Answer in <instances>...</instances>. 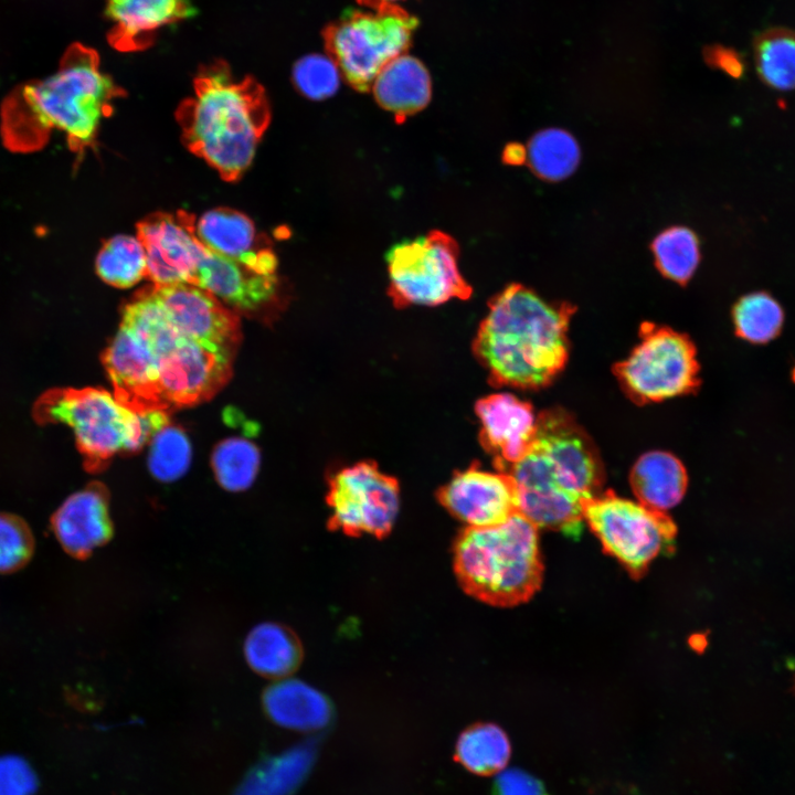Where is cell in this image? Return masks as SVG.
Wrapping results in <instances>:
<instances>
[{
    "label": "cell",
    "instance_id": "obj_1",
    "mask_svg": "<svg viewBox=\"0 0 795 795\" xmlns=\"http://www.w3.org/2000/svg\"><path fill=\"white\" fill-rule=\"evenodd\" d=\"M516 485L518 512L538 528L577 539L584 505L600 495L601 457L587 434L561 409L538 415L534 442L508 473Z\"/></svg>",
    "mask_w": 795,
    "mask_h": 795
},
{
    "label": "cell",
    "instance_id": "obj_2",
    "mask_svg": "<svg viewBox=\"0 0 795 795\" xmlns=\"http://www.w3.org/2000/svg\"><path fill=\"white\" fill-rule=\"evenodd\" d=\"M123 95L100 68L97 53L73 45L52 74L9 97L2 112L4 139L13 149L32 150L59 132L73 151L83 153L95 146L103 119Z\"/></svg>",
    "mask_w": 795,
    "mask_h": 795
},
{
    "label": "cell",
    "instance_id": "obj_3",
    "mask_svg": "<svg viewBox=\"0 0 795 795\" xmlns=\"http://www.w3.org/2000/svg\"><path fill=\"white\" fill-rule=\"evenodd\" d=\"M488 308L473 348L490 381L524 390L549 385L568 361L575 307L547 301L512 283L489 300Z\"/></svg>",
    "mask_w": 795,
    "mask_h": 795
},
{
    "label": "cell",
    "instance_id": "obj_4",
    "mask_svg": "<svg viewBox=\"0 0 795 795\" xmlns=\"http://www.w3.org/2000/svg\"><path fill=\"white\" fill-rule=\"evenodd\" d=\"M184 146L227 181L251 166L271 123L264 88L253 78H236L224 63L204 67L194 93L176 112Z\"/></svg>",
    "mask_w": 795,
    "mask_h": 795
},
{
    "label": "cell",
    "instance_id": "obj_5",
    "mask_svg": "<svg viewBox=\"0 0 795 795\" xmlns=\"http://www.w3.org/2000/svg\"><path fill=\"white\" fill-rule=\"evenodd\" d=\"M538 529L520 512L498 524L467 527L453 550L463 589L496 606L529 601L543 579Z\"/></svg>",
    "mask_w": 795,
    "mask_h": 795
},
{
    "label": "cell",
    "instance_id": "obj_6",
    "mask_svg": "<svg viewBox=\"0 0 795 795\" xmlns=\"http://www.w3.org/2000/svg\"><path fill=\"white\" fill-rule=\"evenodd\" d=\"M32 415L39 425L70 426L89 473L105 469L118 452L139 451L169 424L167 411L134 413L98 388L50 389L38 398Z\"/></svg>",
    "mask_w": 795,
    "mask_h": 795
},
{
    "label": "cell",
    "instance_id": "obj_7",
    "mask_svg": "<svg viewBox=\"0 0 795 795\" xmlns=\"http://www.w3.org/2000/svg\"><path fill=\"white\" fill-rule=\"evenodd\" d=\"M417 23L398 3L348 10L325 28L322 38L346 82L356 91L368 92L379 72L406 53Z\"/></svg>",
    "mask_w": 795,
    "mask_h": 795
},
{
    "label": "cell",
    "instance_id": "obj_8",
    "mask_svg": "<svg viewBox=\"0 0 795 795\" xmlns=\"http://www.w3.org/2000/svg\"><path fill=\"white\" fill-rule=\"evenodd\" d=\"M458 259V243L438 230L391 246L385 261L388 293L394 306H437L468 299L473 289L460 273Z\"/></svg>",
    "mask_w": 795,
    "mask_h": 795
},
{
    "label": "cell",
    "instance_id": "obj_9",
    "mask_svg": "<svg viewBox=\"0 0 795 795\" xmlns=\"http://www.w3.org/2000/svg\"><path fill=\"white\" fill-rule=\"evenodd\" d=\"M584 521L603 550L634 577L643 576L650 562L674 550L677 527L665 511L656 510L607 490L583 508Z\"/></svg>",
    "mask_w": 795,
    "mask_h": 795
},
{
    "label": "cell",
    "instance_id": "obj_10",
    "mask_svg": "<svg viewBox=\"0 0 795 795\" xmlns=\"http://www.w3.org/2000/svg\"><path fill=\"white\" fill-rule=\"evenodd\" d=\"M640 342L613 372L634 402H659L693 392L699 386L696 348L671 328L643 324Z\"/></svg>",
    "mask_w": 795,
    "mask_h": 795
},
{
    "label": "cell",
    "instance_id": "obj_11",
    "mask_svg": "<svg viewBox=\"0 0 795 795\" xmlns=\"http://www.w3.org/2000/svg\"><path fill=\"white\" fill-rule=\"evenodd\" d=\"M328 526L351 537L386 536L400 508L398 480L371 460L343 467L329 479Z\"/></svg>",
    "mask_w": 795,
    "mask_h": 795
},
{
    "label": "cell",
    "instance_id": "obj_12",
    "mask_svg": "<svg viewBox=\"0 0 795 795\" xmlns=\"http://www.w3.org/2000/svg\"><path fill=\"white\" fill-rule=\"evenodd\" d=\"M150 288L169 321L182 336L232 359L241 339L235 311L193 284H152Z\"/></svg>",
    "mask_w": 795,
    "mask_h": 795
},
{
    "label": "cell",
    "instance_id": "obj_13",
    "mask_svg": "<svg viewBox=\"0 0 795 795\" xmlns=\"http://www.w3.org/2000/svg\"><path fill=\"white\" fill-rule=\"evenodd\" d=\"M195 216L188 211L156 212L137 224L147 258V277L153 285L194 283L199 264L209 248L195 231Z\"/></svg>",
    "mask_w": 795,
    "mask_h": 795
},
{
    "label": "cell",
    "instance_id": "obj_14",
    "mask_svg": "<svg viewBox=\"0 0 795 795\" xmlns=\"http://www.w3.org/2000/svg\"><path fill=\"white\" fill-rule=\"evenodd\" d=\"M162 396L171 407L212 398L230 379L232 359L181 336L155 357Z\"/></svg>",
    "mask_w": 795,
    "mask_h": 795
},
{
    "label": "cell",
    "instance_id": "obj_15",
    "mask_svg": "<svg viewBox=\"0 0 795 795\" xmlns=\"http://www.w3.org/2000/svg\"><path fill=\"white\" fill-rule=\"evenodd\" d=\"M442 506L467 527H489L518 512L517 489L504 471H487L477 465L456 473L439 488Z\"/></svg>",
    "mask_w": 795,
    "mask_h": 795
},
{
    "label": "cell",
    "instance_id": "obj_16",
    "mask_svg": "<svg viewBox=\"0 0 795 795\" xmlns=\"http://www.w3.org/2000/svg\"><path fill=\"white\" fill-rule=\"evenodd\" d=\"M115 399L134 413L167 411L156 362L148 347L127 327L120 328L102 354Z\"/></svg>",
    "mask_w": 795,
    "mask_h": 795
},
{
    "label": "cell",
    "instance_id": "obj_17",
    "mask_svg": "<svg viewBox=\"0 0 795 795\" xmlns=\"http://www.w3.org/2000/svg\"><path fill=\"white\" fill-rule=\"evenodd\" d=\"M480 443L495 459L499 471L509 468L531 448L537 420L533 407L510 393H495L477 401Z\"/></svg>",
    "mask_w": 795,
    "mask_h": 795
},
{
    "label": "cell",
    "instance_id": "obj_18",
    "mask_svg": "<svg viewBox=\"0 0 795 795\" xmlns=\"http://www.w3.org/2000/svg\"><path fill=\"white\" fill-rule=\"evenodd\" d=\"M193 285L206 289L235 312H256L277 300L280 282L277 274H262L209 250Z\"/></svg>",
    "mask_w": 795,
    "mask_h": 795
},
{
    "label": "cell",
    "instance_id": "obj_19",
    "mask_svg": "<svg viewBox=\"0 0 795 795\" xmlns=\"http://www.w3.org/2000/svg\"><path fill=\"white\" fill-rule=\"evenodd\" d=\"M195 231L210 251L262 274H277V257L271 242L242 212L230 208L210 210L197 220Z\"/></svg>",
    "mask_w": 795,
    "mask_h": 795
},
{
    "label": "cell",
    "instance_id": "obj_20",
    "mask_svg": "<svg viewBox=\"0 0 795 795\" xmlns=\"http://www.w3.org/2000/svg\"><path fill=\"white\" fill-rule=\"evenodd\" d=\"M53 532L63 549L74 556H86L112 534L107 492L92 483L71 495L52 517Z\"/></svg>",
    "mask_w": 795,
    "mask_h": 795
},
{
    "label": "cell",
    "instance_id": "obj_21",
    "mask_svg": "<svg viewBox=\"0 0 795 795\" xmlns=\"http://www.w3.org/2000/svg\"><path fill=\"white\" fill-rule=\"evenodd\" d=\"M192 12L189 0H107L109 40L120 51L141 50L158 30Z\"/></svg>",
    "mask_w": 795,
    "mask_h": 795
},
{
    "label": "cell",
    "instance_id": "obj_22",
    "mask_svg": "<svg viewBox=\"0 0 795 795\" xmlns=\"http://www.w3.org/2000/svg\"><path fill=\"white\" fill-rule=\"evenodd\" d=\"M370 89L377 103L402 124L428 105L432 81L425 65L404 53L379 72Z\"/></svg>",
    "mask_w": 795,
    "mask_h": 795
},
{
    "label": "cell",
    "instance_id": "obj_23",
    "mask_svg": "<svg viewBox=\"0 0 795 795\" xmlns=\"http://www.w3.org/2000/svg\"><path fill=\"white\" fill-rule=\"evenodd\" d=\"M263 702L272 721L290 730H320L332 717L329 700L316 688L295 678L275 680L265 691Z\"/></svg>",
    "mask_w": 795,
    "mask_h": 795
},
{
    "label": "cell",
    "instance_id": "obj_24",
    "mask_svg": "<svg viewBox=\"0 0 795 795\" xmlns=\"http://www.w3.org/2000/svg\"><path fill=\"white\" fill-rule=\"evenodd\" d=\"M629 483L639 502L665 511L683 498L688 475L685 466L675 455L651 451L642 455L634 464Z\"/></svg>",
    "mask_w": 795,
    "mask_h": 795
},
{
    "label": "cell",
    "instance_id": "obj_25",
    "mask_svg": "<svg viewBox=\"0 0 795 795\" xmlns=\"http://www.w3.org/2000/svg\"><path fill=\"white\" fill-rule=\"evenodd\" d=\"M243 650L247 665L255 672L275 680L288 677L301 658L296 637L276 623L255 626L245 638Z\"/></svg>",
    "mask_w": 795,
    "mask_h": 795
},
{
    "label": "cell",
    "instance_id": "obj_26",
    "mask_svg": "<svg viewBox=\"0 0 795 795\" xmlns=\"http://www.w3.org/2000/svg\"><path fill=\"white\" fill-rule=\"evenodd\" d=\"M511 754L505 731L494 723H476L465 729L455 746V760L467 771L489 776L500 772Z\"/></svg>",
    "mask_w": 795,
    "mask_h": 795
},
{
    "label": "cell",
    "instance_id": "obj_27",
    "mask_svg": "<svg viewBox=\"0 0 795 795\" xmlns=\"http://www.w3.org/2000/svg\"><path fill=\"white\" fill-rule=\"evenodd\" d=\"M527 161L537 177L560 181L575 171L580 162V147L570 132L559 128L544 129L531 137Z\"/></svg>",
    "mask_w": 795,
    "mask_h": 795
},
{
    "label": "cell",
    "instance_id": "obj_28",
    "mask_svg": "<svg viewBox=\"0 0 795 795\" xmlns=\"http://www.w3.org/2000/svg\"><path fill=\"white\" fill-rule=\"evenodd\" d=\"M754 61L760 78L771 88H795V31L773 28L754 42Z\"/></svg>",
    "mask_w": 795,
    "mask_h": 795
},
{
    "label": "cell",
    "instance_id": "obj_29",
    "mask_svg": "<svg viewBox=\"0 0 795 795\" xmlns=\"http://www.w3.org/2000/svg\"><path fill=\"white\" fill-rule=\"evenodd\" d=\"M95 268L106 284L128 288L147 277L145 248L137 236L119 234L107 240L97 253Z\"/></svg>",
    "mask_w": 795,
    "mask_h": 795
},
{
    "label": "cell",
    "instance_id": "obj_30",
    "mask_svg": "<svg viewBox=\"0 0 795 795\" xmlns=\"http://www.w3.org/2000/svg\"><path fill=\"white\" fill-rule=\"evenodd\" d=\"M655 265L668 279L686 285L700 262L696 233L685 226H672L659 233L651 243Z\"/></svg>",
    "mask_w": 795,
    "mask_h": 795
},
{
    "label": "cell",
    "instance_id": "obj_31",
    "mask_svg": "<svg viewBox=\"0 0 795 795\" xmlns=\"http://www.w3.org/2000/svg\"><path fill=\"white\" fill-rule=\"evenodd\" d=\"M732 316L736 335L752 343H765L775 338L784 321L783 308L765 292L742 296L734 304Z\"/></svg>",
    "mask_w": 795,
    "mask_h": 795
},
{
    "label": "cell",
    "instance_id": "obj_32",
    "mask_svg": "<svg viewBox=\"0 0 795 795\" xmlns=\"http://www.w3.org/2000/svg\"><path fill=\"white\" fill-rule=\"evenodd\" d=\"M259 466L258 448L243 438L221 442L212 454V467L219 484L230 491L247 489Z\"/></svg>",
    "mask_w": 795,
    "mask_h": 795
},
{
    "label": "cell",
    "instance_id": "obj_33",
    "mask_svg": "<svg viewBox=\"0 0 795 795\" xmlns=\"http://www.w3.org/2000/svg\"><path fill=\"white\" fill-rule=\"evenodd\" d=\"M191 460V446L184 432L168 424L151 439L149 469L161 481L182 477Z\"/></svg>",
    "mask_w": 795,
    "mask_h": 795
},
{
    "label": "cell",
    "instance_id": "obj_34",
    "mask_svg": "<svg viewBox=\"0 0 795 795\" xmlns=\"http://www.w3.org/2000/svg\"><path fill=\"white\" fill-rule=\"evenodd\" d=\"M340 76L338 66L328 55H306L293 67L294 85L301 95L315 100L335 95Z\"/></svg>",
    "mask_w": 795,
    "mask_h": 795
},
{
    "label": "cell",
    "instance_id": "obj_35",
    "mask_svg": "<svg viewBox=\"0 0 795 795\" xmlns=\"http://www.w3.org/2000/svg\"><path fill=\"white\" fill-rule=\"evenodd\" d=\"M33 549L34 539L24 520L0 513V573H11L24 566Z\"/></svg>",
    "mask_w": 795,
    "mask_h": 795
},
{
    "label": "cell",
    "instance_id": "obj_36",
    "mask_svg": "<svg viewBox=\"0 0 795 795\" xmlns=\"http://www.w3.org/2000/svg\"><path fill=\"white\" fill-rule=\"evenodd\" d=\"M290 759L274 761L255 771L237 795H282L293 782Z\"/></svg>",
    "mask_w": 795,
    "mask_h": 795
},
{
    "label": "cell",
    "instance_id": "obj_37",
    "mask_svg": "<svg viewBox=\"0 0 795 795\" xmlns=\"http://www.w3.org/2000/svg\"><path fill=\"white\" fill-rule=\"evenodd\" d=\"M36 777L31 766L15 755L0 756V795H32Z\"/></svg>",
    "mask_w": 795,
    "mask_h": 795
},
{
    "label": "cell",
    "instance_id": "obj_38",
    "mask_svg": "<svg viewBox=\"0 0 795 795\" xmlns=\"http://www.w3.org/2000/svg\"><path fill=\"white\" fill-rule=\"evenodd\" d=\"M492 795H548L541 781L529 773L511 768L501 772L492 788Z\"/></svg>",
    "mask_w": 795,
    "mask_h": 795
},
{
    "label": "cell",
    "instance_id": "obj_39",
    "mask_svg": "<svg viewBox=\"0 0 795 795\" xmlns=\"http://www.w3.org/2000/svg\"><path fill=\"white\" fill-rule=\"evenodd\" d=\"M709 62L732 77H741L744 71L742 60L734 52L729 50L714 49L709 54Z\"/></svg>",
    "mask_w": 795,
    "mask_h": 795
},
{
    "label": "cell",
    "instance_id": "obj_40",
    "mask_svg": "<svg viewBox=\"0 0 795 795\" xmlns=\"http://www.w3.org/2000/svg\"><path fill=\"white\" fill-rule=\"evenodd\" d=\"M502 160L507 165L520 166L527 161V148L519 142L508 144L504 149Z\"/></svg>",
    "mask_w": 795,
    "mask_h": 795
},
{
    "label": "cell",
    "instance_id": "obj_41",
    "mask_svg": "<svg viewBox=\"0 0 795 795\" xmlns=\"http://www.w3.org/2000/svg\"><path fill=\"white\" fill-rule=\"evenodd\" d=\"M361 6L367 9H378L385 4L396 3L399 0H357Z\"/></svg>",
    "mask_w": 795,
    "mask_h": 795
}]
</instances>
